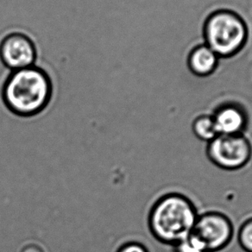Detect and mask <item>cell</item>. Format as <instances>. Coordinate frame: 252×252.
Instances as JSON below:
<instances>
[{"label": "cell", "instance_id": "obj_2", "mask_svg": "<svg viewBox=\"0 0 252 252\" xmlns=\"http://www.w3.org/2000/svg\"><path fill=\"white\" fill-rule=\"evenodd\" d=\"M196 220L192 202L183 195L171 193L161 197L152 207L149 226L159 241L176 245L191 234Z\"/></svg>", "mask_w": 252, "mask_h": 252}, {"label": "cell", "instance_id": "obj_3", "mask_svg": "<svg viewBox=\"0 0 252 252\" xmlns=\"http://www.w3.org/2000/svg\"><path fill=\"white\" fill-rule=\"evenodd\" d=\"M204 35L207 47L219 57H230L244 47L248 31L238 14L221 10L208 17L204 27Z\"/></svg>", "mask_w": 252, "mask_h": 252}, {"label": "cell", "instance_id": "obj_13", "mask_svg": "<svg viewBox=\"0 0 252 252\" xmlns=\"http://www.w3.org/2000/svg\"><path fill=\"white\" fill-rule=\"evenodd\" d=\"M21 252H43V251L39 247L38 245L35 244H29L22 249Z\"/></svg>", "mask_w": 252, "mask_h": 252}, {"label": "cell", "instance_id": "obj_4", "mask_svg": "<svg viewBox=\"0 0 252 252\" xmlns=\"http://www.w3.org/2000/svg\"><path fill=\"white\" fill-rule=\"evenodd\" d=\"M208 156L215 164L228 170L241 168L252 158V145L242 135H218L208 146Z\"/></svg>", "mask_w": 252, "mask_h": 252}, {"label": "cell", "instance_id": "obj_10", "mask_svg": "<svg viewBox=\"0 0 252 252\" xmlns=\"http://www.w3.org/2000/svg\"><path fill=\"white\" fill-rule=\"evenodd\" d=\"M176 252H207L200 240L192 233L176 244Z\"/></svg>", "mask_w": 252, "mask_h": 252}, {"label": "cell", "instance_id": "obj_5", "mask_svg": "<svg viewBox=\"0 0 252 252\" xmlns=\"http://www.w3.org/2000/svg\"><path fill=\"white\" fill-rule=\"evenodd\" d=\"M191 233L200 240L207 252H214L230 243L233 228L226 216L219 213H208L197 219Z\"/></svg>", "mask_w": 252, "mask_h": 252}, {"label": "cell", "instance_id": "obj_1", "mask_svg": "<svg viewBox=\"0 0 252 252\" xmlns=\"http://www.w3.org/2000/svg\"><path fill=\"white\" fill-rule=\"evenodd\" d=\"M52 97L51 79L45 71L35 66L12 71L1 92L5 107L22 117L42 112L50 104Z\"/></svg>", "mask_w": 252, "mask_h": 252}, {"label": "cell", "instance_id": "obj_9", "mask_svg": "<svg viewBox=\"0 0 252 252\" xmlns=\"http://www.w3.org/2000/svg\"><path fill=\"white\" fill-rule=\"evenodd\" d=\"M193 131L197 137L206 141H212L218 136L214 119L209 116H201L193 122Z\"/></svg>", "mask_w": 252, "mask_h": 252}, {"label": "cell", "instance_id": "obj_6", "mask_svg": "<svg viewBox=\"0 0 252 252\" xmlns=\"http://www.w3.org/2000/svg\"><path fill=\"white\" fill-rule=\"evenodd\" d=\"M35 59V43L24 33L12 32L0 42V60L12 71L34 66Z\"/></svg>", "mask_w": 252, "mask_h": 252}, {"label": "cell", "instance_id": "obj_7", "mask_svg": "<svg viewBox=\"0 0 252 252\" xmlns=\"http://www.w3.org/2000/svg\"><path fill=\"white\" fill-rule=\"evenodd\" d=\"M213 119L218 135H241L247 123L245 112L232 105L219 109Z\"/></svg>", "mask_w": 252, "mask_h": 252}, {"label": "cell", "instance_id": "obj_8", "mask_svg": "<svg viewBox=\"0 0 252 252\" xmlns=\"http://www.w3.org/2000/svg\"><path fill=\"white\" fill-rule=\"evenodd\" d=\"M218 60L219 56L209 47L199 46L189 55V68L196 75L207 76L216 69Z\"/></svg>", "mask_w": 252, "mask_h": 252}, {"label": "cell", "instance_id": "obj_11", "mask_svg": "<svg viewBox=\"0 0 252 252\" xmlns=\"http://www.w3.org/2000/svg\"><path fill=\"white\" fill-rule=\"evenodd\" d=\"M238 240L245 252H252V219L246 221L242 225L238 235Z\"/></svg>", "mask_w": 252, "mask_h": 252}, {"label": "cell", "instance_id": "obj_12", "mask_svg": "<svg viewBox=\"0 0 252 252\" xmlns=\"http://www.w3.org/2000/svg\"><path fill=\"white\" fill-rule=\"evenodd\" d=\"M119 252H149V251L144 244L129 243L124 245Z\"/></svg>", "mask_w": 252, "mask_h": 252}]
</instances>
